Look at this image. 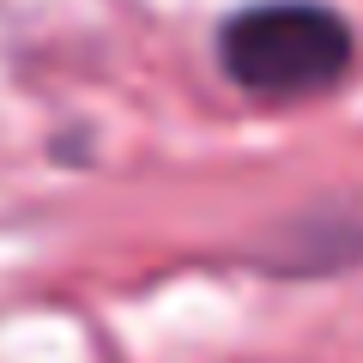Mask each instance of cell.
Wrapping results in <instances>:
<instances>
[{
    "instance_id": "6da1fadb",
    "label": "cell",
    "mask_w": 363,
    "mask_h": 363,
    "mask_svg": "<svg viewBox=\"0 0 363 363\" xmlns=\"http://www.w3.org/2000/svg\"><path fill=\"white\" fill-rule=\"evenodd\" d=\"M357 37L321 0H255L218 25V67L260 104H303L351 73Z\"/></svg>"
}]
</instances>
